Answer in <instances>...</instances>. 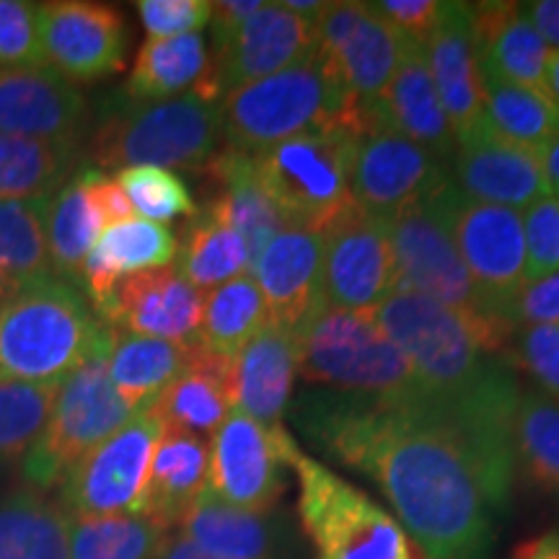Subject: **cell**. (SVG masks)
I'll use <instances>...</instances> for the list:
<instances>
[{"instance_id":"58","label":"cell","mask_w":559,"mask_h":559,"mask_svg":"<svg viewBox=\"0 0 559 559\" xmlns=\"http://www.w3.org/2000/svg\"><path fill=\"white\" fill-rule=\"evenodd\" d=\"M24 285H26L24 280L13 277L5 270H0V304H5V300H9L11 296H16V293L24 288Z\"/></svg>"},{"instance_id":"11","label":"cell","mask_w":559,"mask_h":559,"mask_svg":"<svg viewBox=\"0 0 559 559\" xmlns=\"http://www.w3.org/2000/svg\"><path fill=\"white\" fill-rule=\"evenodd\" d=\"M436 200L489 313L508 319L510 304L526 285V239L519 210L466 198L451 179L436 192Z\"/></svg>"},{"instance_id":"48","label":"cell","mask_w":559,"mask_h":559,"mask_svg":"<svg viewBox=\"0 0 559 559\" xmlns=\"http://www.w3.org/2000/svg\"><path fill=\"white\" fill-rule=\"evenodd\" d=\"M148 39H169L205 29L213 16L210 0H140L135 3Z\"/></svg>"},{"instance_id":"8","label":"cell","mask_w":559,"mask_h":559,"mask_svg":"<svg viewBox=\"0 0 559 559\" xmlns=\"http://www.w3.org/2000/svg\"><path fill=\"white\" fill-rule=\"evenodd\" d=\"M298 519L317 559H417L402 523L330 466L300 453Z\"/></svg>"},{"instance_id":"2","label":"cell","mask_w":559,"mask_h":559,"mask_svg":"<svg viewBox=\"0 0 559 559\" xmlns=\"http://www.w3.org/2000/svg\"><path fill=\"white\" fill-rule=\"evenodd\" d=\"M223 145L260 156L283 140L313 132L362 135L370 117L342 91L313 50L296 66L230 91L221 99Z\"/></svg>"},{"instance_id":"39","label":"cell","mask_w":559,"mask_h":559,"mask_svg":"<svg viewBox=\"0 0 559 559\" xmlns=\"http://www.w3.org/2000/svg\"><path fill=\"white\" fill-rule=\"evenodd\" d=\"M264 324H267V306L254 277L247 272L210 290L202 300L198 345L223 358H236Z\"/></svg>"},{"instance_id":"24","label":"cell","mask_w":559,"mask_h":559,"mask_svg":"<svg viewBox=\"0 0 559 559\" xmlns=\"http://www.w3.org/2000/svg\"><path fill=\"white\" fill-rule=\"evenodd\" d=\"M472 16L481 79L513 83L549 96L547 66L551 47L534 29L523 3H472Z\"/></svg>"},{"instance_id":"18","label":"cell","mask_w":559,"mask_h":559,"mask_svg":"<svg viewBox=\"0 0 559 559\" xmlns=\"http://www.w3.org/2000/svg\"><path fill=\"white\" fill-rule=\"evenodd\" d=\"M313 52V24L283 3H264L226 45L210 52L218 96L296 66Z\"/></svg>"},{"instance_id":"19","label":"cell","mask_w":559,"mask_h":559,"mask_svg":"<svg viewBox=\"0 0 559 559\" xmlns=\"http://www.w3.org/2000/svg\"><path fill=\"white\" fill-rule=\"evenodd\" d=\"M202 300L205 296L169 264L124 277L99 321L138 337L198 345Z\"/></svg>"},{"instance_id":"21","label":"cell","mask_w":559,"mask_h":559,"mask_svg":"<svg viewBox=\"0 0 559 559\" xmlns=\"http://www.w3.org/2000/svg\"><path fill=\"white\" fill-rule=\"evenodd\" d=\"M423 50L456 145L464 143L479 132L485 107V79L474 47L472 3H443L436 29Z\"/></svg>"},{"instance_id":"15","label":"cell","mask_w":559,"mask_h":559,"mask_svg":"<svg viewBox=\"0 0 559 559\" xmlns=\"http://www.w3.org/2000/svg\"><path fill=\"white\" fill-rule=\"evenodd\" d=\"M449 179L443 160L381 124L370 122L355 143L349 194L381 223L436 194Z\"/></svg>"},{"instance_id":"45","label":"cell","mask_w":559,"mask_h":559,"mask_svg":"<svg viewBox=\"0 0 559 559\" xmlns=\"http://www.w3.org/2000/svg\"><path fill=\"white\" fill-rule=\"evenodd\" d=\"M502 360L519 366L542 394L559 402V324L515 326Z\"/></svg>"},{"instance_id":"55","label":"cell","mask_w":559,"mask_h":559,"mask_svg":"<svg viewBox=\"0 0 559 559\" xmlns=\"http://www.w3.org/2000/svg\"><path fill=\"white\" fill-rule=\"evenodd\" d=\"M544 177H547L549 194L559 200V132L539 151Z\"/></svg>"},{"instance_id":"32","label":"cell","mask_w":559,"mask_h":559,"mask_svg":"<svg viewBox=\"0 0 559 559\" xmlns=\"http://www.w3.org/2000/svg\"><path fill=\"white\" fill-rule=\"evenodd\" d=\"M207 171L221 185V194L210 200L205 210L226 226L239 230L241 239L247 241L251 262L280 230L293 228L260 185L254 156H243L223 145L218 156L207 164Z\"/></svg>"},{"instance_id":"54","label":"cell","mask_w":559,"mask_h":559,"mask_svg":"<svg viewBox=\"0 0 559 559\" xmlns=\"http://www.w3.org/2000/svg\"><path fill=\"white\" fill-rule=\"evenodd\" d=\"M510 559H559V531H547L519 544Z\"/></svg>"},{"instance_id":"34","label":"cell","mask_w":559,"mask_h":559,"mask_svg":"<svg viewBox=\"0 0 559 559\" xmlns=\"http://www.w3.org/2000/svg\"><path fill=\"white\" fill-rule=\"evenodd\" d=\"M75 164L73 140L0 135V200H52Z\"/></svg>"},{"instance_id":"9","label":"cell","mask_w":559,"mask_h":559,"mask_svg":"<svg viewBox=\"0 0 559 559\" xmlns=\"http://www.w3.org/2000/svg\"><path fill=\"white\" fill-rule=\"evenodd\" d=\"M107 355L109 349L94 355L60 381L47 428L24 461V474L32 485L41 489L58 485L79 461L138 415L117 394Z\"/></svg>"},{"instance_id":"46","label":"cell","mask_w":559,"mask_h":559,"mask_svg":"<svg viewBox=\"0 0 559 559\" xmlns=\"http://www.w3.org/2000/svg\"><path fill=\"white\" fill-rule=\"evenodd\" d=\"M0 66H45L39 34V3L0 0Z\"/></svg>"},{"instance_id":"47","label":"cell","mask_w":559,"mask_h":559,"mask_svg":"<svg viewBox=\"0 0 559 559\" xmlns=\"http://www.w3.org/2000/svg\"><path fill=\"white\" fill-rule=\"evenodd\" d=\"M523 239H526V283L559 272V200H536L526 207Z\"/></svg>"},{"instance_id":"12","label":"cell","mask_w":559,"mask_h":559,"mask_svg":"<svg viewBox=\"0 0 559 559\" xmlns=\"http://www.w3.org/2000/svg\"><path fill=\"white\" fill-rule=\"evenodd\" d=\"M300 453L285 425H264L234 409L210 438L207 489L228 506L270 513Z\"/></svg>"},{"instance_id":"10","label":"cell","mask_w":559,"mask_h":559,"mask_svg":"<svg viewBox=\"0 0 559 559\" xmlns=\"http://www.w3.org/2000/svg\"><path fill=\"white\" fill-rule=\"evenodd\" d=\"M358 138L342 130L313 132L283 140L254 156L260 185L293 228L321 234L353 202L349 166Z\"/></svg>"},{"instance_id":"37","label":"cell","mask_w":559,"mask_h":559,"mask_svg":"<svg viewBox=\"0 0 559 559\" xmlns=\"http://www.w3.org/2000/svg\"><path fill=\"white\" fill-rule=\"evenodd\" d=\"M479 132L539 153L559 132V107L549 96L536 94L531 88L485 79V107H481Z\"/></svg>"},{"instance_id":"50","label":"cell","mask_w":559,"mask_h":559,"mask_svg":"<svg viewBox=\"0 0 559 559\" xmlns=\"http://www.w3.org/2000/svg\"><path fill=\"white\" fill-rule=\"evenodd\" d=\"M508 319L515 326L559 324V272L523 285L510 304Z\"/></svg>"},{"instance_id":"49","label":"cell","mask_w":559,"mask_h":559,"mask_svg":"<svg viewBox=\"0 0 559 559\" xmlns=\"http://www.w3.org/2000/svg\"><path fill=\"white\" fill-rule=\"evenodd\" d=\"M373 9L404 39L425 47V41L436 29L443 3H438V0H381V3H373Z\"/></svg>"},{"instance_id":"33","label":"cell","mask_w":559,"mask_h":559,"mask_svg":"<svg viewBox=\"0 0 559 559\" xmlns=\"http://www.w3.org/2000/svg\"><path fill=\"white\" fill-rule=\"evenodd\" d=\"M194 347L198 345L138 337L109 326V379L132 412H143L190 366Z\"/></svg>"},{"instance_id":"25","label":"cell","mask_w":559,"mask_h":559,"mask_svg":"<svg viewBox=\"0 0 559 559\" xmlns=\"http://www.w3.org/2000/svg\"><path fill=\"white\" fill-rule=\"evenodd\" d=\"M370 122L400 132L412 143L423 145L438 160H451L456 153L453 135L443 104L438 99L425 50L415 41H407L394 79L383 88L381 99L368 111Z\"/></svg>"},{"instance_id":"26","label":"cell","mask_w":559,"mask_h":559,"mask_svg":"<svg viewBox=\"0 0 559 559\" xmlns=\"http://www.w3.org/2000/svg\"><path fill=\"white\" fill-rule=\"evenodd\" d=\"M179 536L221 559H290V531L275 513L228 506L210 489L187 510Z\"/></svg>"},{"instance_id":"14","label":"cell","mask_w":559,"mask_h":559,"mask_svg":"<svg viewBox=\"0 0 559 559\" xmlns=\"http://www.w3.org/2000/svg\"><path fill=\"white\" fill-rule=\"evenodd\" d=\"M407 41L373 3H326L313 21V50L366 115L394 79Z\"/></svg>"},{"instance_id":"23","label":"cell","mask_w":559,"mask_h":559,"mask_svg":"<svg viewBox=\"0 0 559 559\" xmlns=\"http://www.w3.org/2000/svg\"><path fill=\"white\" fill-rule=\"evenodd\" d=\"M451 181L466 198L510 210L528 207L549 194L539 153L481 132L456 145Z\"/></svg>"},{"instance_id":"42","label":"cell","mask_w":559,"mask_h":559,"mask_svg":"<svg viewBox=\"0 0 559 559\" xmlns=\"http://www.w3.org/2000/svg\"><path fill=\"white\" fill-rule=\"evenodd\" d=\"M50 200H0V270L34 283L55 277L47 251Z\"/></svg>"},{"instance_id":"52","label":"cell","mask_w":559,"mask_h":559,"mask_svg":"<svg viewBox=\"0 0 559 559\" xmlns=\"http://www.w3.org/2000/svg\"><path fill=\"white\" fill-rule=\"evenodd\" d=\"M264 5V0H218L213 3V16H210V39L213 50L226 45V41L239 32L243 21H249Z\"/></svg>"},{"instance_id":"31","label":"cell","mask_w":559,"mask_h":559,"mask_svg":"<svg viewBox=\"0 0 559 559\" xmlns=\"http://www.w3.org/2000/svg\"><path fill=\"white\" fill-rule=\"evenodd\" d=\"M207 440L190 436V432L164 428L156 451H153L140 515H145L166 531L179 526L187 510L207 489Z\"/></svg>"},{"instance_id":"13","label":"cell","mask_w":559,"mask_h":559,"mask_svg":"<svg viewBox=\"0 0 559 559\" xmlns=\"http://www.w3.org/2000/svg\"><path fill=\"white\" fill-rule=\"evenodd\" d=\"M160 432L164 425L151 409L138 412L122 430L66 474L62 510L70 519L140 515Z\"/></svg>"},{"instance_id":"6","label":"cell","mask_w":559,"mask_h":559,"mask_svg":"<svg viewBox=\"0 0 559 559\" xmlns=\"http://www.w3.org/2000/svg\"><path fill=\"white\" fill-rule=\"evenodd\" d=\"M296 340L304 381L370 396H415L423 391L409 360L376 324L373 313L321 300L300 324Z\"/></svg>"},{"instance_id":"5","label":"cell","mask_w":559,"mask_h":559,"mask_svg":"<svg viewBox=\"0 0 559 559\" xmlns=\"http://www.w3.org/2000/svg\"><path fill=\"white\" fill-rule=\"evenodd\" d=\"M386 230L396 275H400L396 288L415 290L459 311L469 324L477 345L487 355L502 358L515 334V324L506 317L489 313L469 270L461 262L436 194L396 213L386 223Z\"/></svg>"},{"instance_id":"3","label":"cell","mask_w":559,"mask_h":559,"mask_svg":"<svg viewBox=\"0 0 559 559\" xmlns=\"http://www.w3.org/2000/svg\"><path fill=\"white\" fill-rule=\"evenodd\" d=\"M104 349L109 326L68 280H34L0 304V381L58 383Z\"/></svg>"},{"instance_id":"56","label":"cell","mask_w":559,"mask_h":559,"mask_svg":"<svg viewBox=\"0 0 559 559\" xmlns=\"http://www.w3.org/2000/svg\"><path fill=\"white\" fill-rule=\"evenodd\" d=\"M158 559H221L215 555H210V551L200 549L198 544H192L190 539H185V536H169V542H166L164 551H160Z\"/></svg>"},{"instance_id":"16","label":"cell","mask_w":559,"mask_h":559,"mask_svg":"<svg viewBox=\"0 0 559 559\" xmlns=\"http://www.w3.org/2000/svg\"><path fill=\"white\" fill-rule=\"evenodd\" d=\"M324 300L347 311L370 313L400 285L386 223L347 202L321 230Z\"/></svg>"},{"instance_id":"53","label":"cell","mask_w":559,"mask_h":559,"mask_svg":"<svg viewBox=\"0 0 559 559\" xmlns=\"http://www.w3.org/2000/svg\"><path fill=\"white\" fill-rule=\"evenodd\" d=\"M523 11L539 37L549 47L559 50V0H534V3H523Z\"/></svg>"},{"instance_id":"7","label":"cell","mask_w":559,"mask_h":559,"mask_svg":"<svg viewBox=\"0 0 559 559\" xmlns=\"http://www.w3.org/2000/svg\"><path fill=\"white\" fill-rule=\"evenodd\" d=\"M370 313L438 402L461 400L506 362L477 345L459 311L415 290L394 288Z\"/></svg>"},{"instance_id":"4","label":"cell","mask_w":559,"mask_h":559,"mask_svg":"<svg viewBox=\"0 0 559 559\" xmlns=\"http://www.w3.org/2000/svg\"><path fill=\"white\" fill-rule=\"evenodd\" d=\"M223 148L221 102L192 94L135 104L111 96L94 132L91 153L102 169H207Z\"/></svg>"},{"instance_id":"36","label":"cell","mask_w":559,"mask_h":559,"mask_svg":"<svg viewBox=\"0 0 559 559\" xmlns=\"http://www.w3.org/2000/svg\"><path fill=\"white\" fill-rule=\"evenodd\" d=\"M104 223L88 194L83 169L60 187L47 207V251L55 277L81 283V270L96 247Z\"/></svg>"},{"instance_id":"43","label":"cell","mask_w":559,"mask_h":559,"mask_svg":"<svg viewBox=\"0 0 559 559\" xmlns=\"http://www.w3.org/2000/svg\"><path fill=\"white\" fill-rule=\"evenodd\" d=\"M58 383L0 381V466L29 456L58 400Z\"/></svg>"},{"instance_id":"22","label":"cell","mask_w":559,"mask_h":559,"mask_svg":"<svg viewBox=\"0 0 559 559\" xmlns=\"http://www.w3.org/2000/svg\"><path fill=\"white\" fill-rule=\"evenodd\" d=\"M88 104L52 68L0 70V135L79 143Z\"/></svg>"},{"instance_id":"20","label":"cell","mask_w":559,"mask_h":559,"mask_svg":"<svg viewBox=\"0 0 559 559\" xmlns=\"http://www.w3.org/2000/svg\"><path fill=\"white\" fill-rule=\"evenodd\" d=\"M267 321L298 332L309 313L324 300V241L317 230L285 228L260 251L254 262Z\"/></svg>"},{"instance_id":"51","label":"cell","mask_w":559,"mask_h":559,"mask_svg":"<svg viewBox=\"0 0 559 559\" xmlns=\"http://www.w3.org/2000/svg\"><path fill=\"white\" fill-rule=\"evenodd\" d=\"M83 177H86L88 194L94 200L96 213L104 223V230L117 226V223L132 221L135 210H132L128 194L120 187L117 177H107V174L99 169H83Z\"/></svg>"},{"instance_id":"44","label":"cell","mask_w":559,"mask_h":559,"mask_svg":"<svg viewBox=\"0 0 559 559\" xmlns=\"http://www.w3.org/2000/svg\"><path fill=\"white\" fill-rule=\"evenodd\" d=\"M117 181L128 194L132 210L145 221L164 223L174 218H194L200 213L190 187L177 171L138 166V169L117 171Z\"/></svg>"},{"instance_id":"35","label":"cell","mask_w":559,"mask_h":559,"mask_svg":"<svg viewBox=\"0 0 559 559\" xmlns=\"http://www.w3.org/2000/svg\"><path fill=\"white\" fill-rule=\"evenodd\" d=\"M73 519L39 492L0 498V559H70Z\"/></svg>"},{"instance_id":"28","label":"cell","mask_w":559,"mask_h":559,"mask_svg":"<svg viewBox=\"0 0 559 559\" xmlns=\"http://www.w3.org/2000/svg\"><path fill=\"white\" fill-rule=\"evenodd\" d=\"M298 376L296 332L264 324L234 358L236 409L264 425H283Z\"/></svg>"},{"instance_id":"41","label":"cell","mask_w":559,"mask_h":559,"mask_svg":"<svg viewBox=\"0 0 559 559\" xmlns=\"http://www.w3.org/2000/svg\"><path fill=\"white\" fill-rule=\"evenodd\" d=\"M169 531L145 515L73 519L70 559H158Z\"/></svg>"},{"instance_id":"29","label":"cell","mask_w":559,"mask_h":559,"mask_svg":"<svg viewBox=\"0 0 559 559\" xmlns=\"http://www.w3.org/2000/svg\"><path fill=\"white\" fill-rule=\"evenodd\" d=\"M169 430L190 432L198 438H213L236 409L234 358L207 353L200 345L181 373L148 407Z\"/></svg>"},{"instance_id":"57","label":"cell","mask_w":559,"mask_h":559,"mask_svg":"<svg viewBox=\"0 0 559 559\" xmlns=\"http://www.w3.org/2000/svg\"><path fill=\"white\" fill-rule=\"evenodd\" d=\"M547 88L551 102L559 107V50H551L549 55V66H547Z\"/></svg>"},{"instance_id":"38","label":"cell","mask_w":559,"mask_h":559,"mask_svg":"<svg viewBox=\"0 0 559 559\" xmlns=\"http://www.w3.org/2000/svg\"><path fill=\"white\" fill-rule=\"evenodd\" d=\"M174 267L200 293H210L226 285L228 280L247 275L251 260L239 230L215 218L210 210H202L190 218Z\"/></svg>"},{"instance_id":"17","label":"cell","mask_w":559,"mask_h":559,"mask_svg":"<svg viewBox=\"0 0 559 559\" xmlns=\"http://www.w3.org/2000/svg\"><path fill=\"white\" fill-rule=\"evenodd\" d=\"M45 66L70 83H96L124 68L128 26L111 5L88 0L39 3Z\"/></svg>"},{"instance_id":"40","label":"cell","mask_w":559,"mask_h":559,"mask_svg":"<svg viewBox=\"0 0 559 559\" xmlns=\"http://www.w3.org/2000/svg\"><path fill=\"white\" fill-rule=\"evenodd\" d=\"M515 466L531 485L559 495V402L542 391L521 394L513 419Z\"/></svg>"},{"instance_id":"27","label":"cell","mask_w":559,"mask_h":559,"mask_svg":"<svg viewBox=\"0 0 559 559\" xmlns=\"http://www.w3.org/2000/svg\"><path fill=\"white\" fill-rule=\"evenodd\" d=\"M179 241L160 223L132 218L102 230L81 270V285L91 298L96 319L109 309L111 298L128 275L169 267L177 260Z\"/></svg>"},{"instance_id":"1","label":"cell","mask_w":559,"mask_h":559,"mask_svg":"<svg viewBox=\"0 0 559 559\" xmlns=\"http://www.w3.org/2000/svg\"><path fill=\"white\" fill-rule=\"evenodd\" d=\"M296 423L326 456L366 474L425 559H485L502 506L469 440L436 402L313 391Z\"/></svg>"},{"instance_id":"30","label":"cell","mask_w":559,"mask_h":559,"mask_svg":"<svg viewBox=\"0 0 559 559\" xmlns=\"http://www.w3.org/2000/svg\"><path fill=\"white\" fill-rule=\"evenodd\" d=\"M210 73H213L210 50L200 32L169 39H148L140 47L130 79L120 94L128 102L151 104L177 99L194 91L202 99L221 102Z\"/></svg>"}]
</instances>
